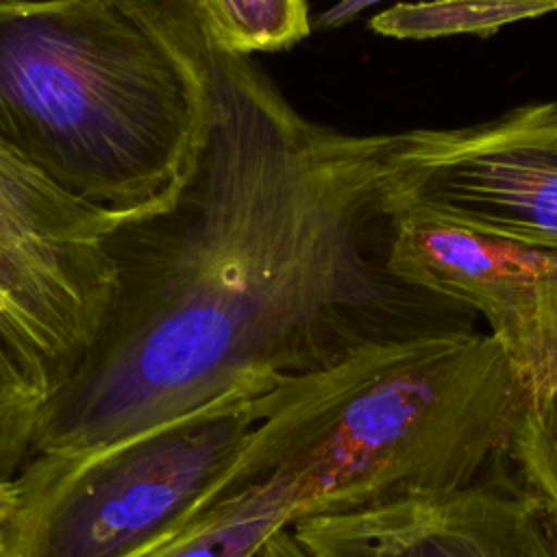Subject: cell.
Returning a JSON list of instances; mask_svg holds the SVG:
<instances>
[{
  "instance_id": "cell-1",
  "label": "cell",
  "mask_w": 557,
  "mask_h": 557,
  "mask_svg": "<svg viewBox=\"0 0 557 557\" xmlns=\"http://www.w3.org/2000/svg\"><path fill=\"white\" fill-rule=\"evenodd\" d=\"M385 152L387 135L313 124L213 41L196 159L168 205L111 235L113 307L24 466L259 400L372 344L476 329L474 311L389 270Z\"/></svg>"
},
{
  "instance_id": "cell-2",
  "label": "cell",
  "mask_w": 557,
  "mask_h": 557,
  "mask_svg": "<svg viewBox=\"0 0 557 557\" xmlns=\"http://www.w3.org/2000/svg\"><path fill=\"white\" fill-rule=\"evenodd\" d=\"M211 48L194 0H0V144L81 202L154 211L202 144Z\"/></svg>"
},
{
  "instance_id": "cell-3",
  "label": "cell",
  "mask_w": 557,
  "mask_h": 557,
  "mask_svg": "<svg viewBox=\"0 0 557 557\" xmlns=\"http://www.w3.org/2000/svg\"><path fill=\"white\" fill-rule=\"evenodd\" d=\"M522 398L479 329L372 344L261 396L222 485L278 494L294 522L463 487L505 457Z\"/></svg>"
},
{
  "instance_id": "cell-4",
  "label": "cell",
  "mask_w": 557,
  "mask_h": 557,
  "mask_svg": "<svg viewBox=\"0 0 557 557\" xmlns=\"http://www.w3.org/2000/svg\"><path fill=\"white\" fill-rule=\"evenodd\" d=\"M259 400L211 407L65 463L22 466V500L2 557L150 553L218 492Z\"/></svg>"
},
{
  "instance_id": "cell-5",
  "label": "cell",
  "mask_w": 557,
  "mask_h": 557,
  "mask_svg": "<svg viewBox=\"0 0 557 557\" xmlns=\"http://www.w3.org/2000/svg\"><path fill=\"white\" fill-rule=\"evenodd\" d=\"M131 215L72 198L0 144V326L54 389L91 350L113 307L111 235Z\"/></svg>"
},
{
  "instance_id": "cell-6",
  "label": "cell",
  "mask_w": 557,
  "mask_h": 557,
  "mask_svg": "<svg viewBox=\"0 0 557 557\" xmlns=\"http://www.w3.org/2000/svg\"><path fill=\"white\" fill-rule=\"evenodd\" d=\"M385 196L392 211L557 248V100L472 126L387 133Z\"/></svg>"
},
{
  "instance_id": "cell-7",
  "label": "cell",
  "mask_w": 557,
  "mask_h": 557,
  "mask_svg": "<svg viewBox=\"0 0 557 557\" xmlns=\"http://www.w3.org/2000/svg\"><path fill=\"white\" fill-rule=\"evenodd\" d=\"M389 270L487 324L527 396L557 385V248L392 211Z\"/></svg>"
},
{
  "instance_id": "cell-8",
  "label": "cell",
  "mask_w": 557,
  "mask_h": 557,
  "mask_svg": "<svg viewBox=\"0 0 557 557\" xmlns=\"http://www.w3.org/2000/svg\"><path fill=\"white\" fill-rule=\"evenodd\" d=\"M289 529L309 557H557L533 500L481 479Z\"/></svg>"
},
{
  "instance_id": "cell-9",
  "label": "cell",
  "mask_w": 557,
  "mask_h": 557,
  "mask_svg": "<svg viewBox=\"0 0 557 557\" xmlns=\"http://www.w3.org/2000/svg\"><path fill=\"white\" fill-rule=\"evenodd\" d=\"M292 522V509L278 494L226 483L181 531L141 557H250Z\"/></svg>"
},
{
  "instance_id": "cell-10",
  "label": "cell",
  "mask_w": 557,
  "mask_h": 557,
  "mask_svg": "<svg viewBox=\"0 0 557 557\" xmlns=\"http://www.w3.org/2000/svg\"><path fill=\"white\" fill-rule=\"evenodd\" d=\"M557 11V0H420L398 2L376 13L368 26L394 39L453 35L487 37L507 24Z\"/></svg>"
},
{
  "instance_id": "cell-11",
  "label": "cell",
  "mask_w": 557,
  "mask_h": 557,
  "mask_svg": "<svg viewBox=\"0 0 557 557\" xmlns=\"http://www.w3.org/2000/svg\"><path fill=\"white\" fill-rule=\"evenodd\" d=\"M505 457L516 468L518 487L533 500L557 555V385L522 398Z\"/></svg>"
},
{
  "instance_id": "cell-12",
  "label": "cell",
  "mask_w": 557,
  "mask_h": 557,
  "mask_svg": "<svg viewBox=\"0 0 557 557\" xmlns=\"http://www.w3.org/2000/svg\"><path fill=\"white\" fill-rule=\"evenodd\" d=\"M52 392L50 374L0 326V474L26 463Z\"/></svg>"
},
{
  "instance_id": "cell-13",
  "label": "cell",
  "mask_w": 557,
  "mask_h": 557,
  "mask_svg": "<svg viewBox=\"0 0 557 557\" xmlns=\"http://www.w3.org/2000/svg\"><path fill=\"white\" fill-rule=\"evenodd\" d=\"M209 35L226 52L285 50L311 33L305 0H194Z\"/></svg>"
},
{
  "instance_id": "cell-14",
  "label": "cell",
  "mask_w": 557,
  "mask_h": 557,
  "mask_svg": "<svg viewBox=\"0 0 557 557\" xmlns=\"http://www.w3.org/2000/svg\"><path fill=\"white\" fill-rule=\"evenodd\" d=\"M383 0H337L331 9H326L324 13H320L311 28L315 30H333V28H339L348 22H352L357 15H361L368 7L372 4H379Z\"/></svg>"
},
{
  "instance_id": "cell-15",
  "label": "cell",
  "mask_w": 557,
  "mask_h": 557,
  "mask_svg": "<svg viewBox=\"0 0 557 557\" xmlns=\"http://www.w3.org/2000/svg\"><path fill=\"white\" fill-rule=\"evenodd\" d=\"M20 485L15 476L0 474V557L4 555L15 513L20 509Z\"/></svg>"
},
{
  "instance_id": "cell-16",
  "label": "cell",
  "mask_w": 557,
  "mask_h": 557,
  "mask_svg": "<svg viewBox=\"0 0 557 557\" xmlns=\"http://www.w3.org/2000/svg\"><path fill=\"white\" fill-rule=\"evenodd\" d=\"M250 557H309L296 542L289 527L272 533Z\"/></svg>"
}]
</instances>
